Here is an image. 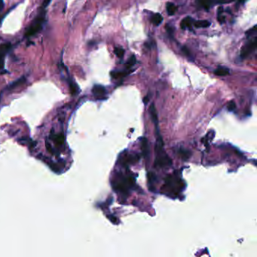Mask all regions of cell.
<instances>
[{"instance_id": "4fadbf2b", "label": "cell", "mask_w": 257, "mask_h": 257, "mask_svg": "<svg viewBox=\"0 0 257 257\" xmlns=\"http://www.w3.org/2000/svg\"><path fill=\"white\" fill-rule=\"evenodd\" d=\"M194 25L197 28H206V27H210V23L208 21H195Z\"/></svg>"}, {"instance_id": "4dcf8cb0", "label": "cell", "mask_w": 257, "mask_h": 257, "mask_svg": "<svg viewBox=\"0 0 257 257\" xmlns=\"http://www.w3.org/2000/svg\"><path fill=\"white\" fill-rule=\"evenodd\" d=\"M149 96H146V97H145L143 98V102H144V103H145L146 105V104L148 103V102H149Z\"/></svg>"}, {"instance_id": "f546056e", "label": "cell", "mask_w": 257, "mask_h": 257, "mask_svg": "<svg viewBox=\"0 0 257 257\" xmlns=\"http://www.w3.org/2000/svg\"><path fill=\"white\" fill-rule=\"evenodd\" d=\"M3 8H4V2L3 0H0V11H2Z\"/></svg>"}, {"instance_id": "d6986e66", "label": "cell", "mask_w": 257, "mask_h": 257, "mask_svg": "<svg viewBox=\"0 0 257 257\" xmlns=\"http://www.w3.org/2000/svg\"><path fill=\"white\" fill-rule=\"evenodd\" d=\"M156 179H157L156 175L154 174L153 172H149V174H148V181H149V184L150 185L153 184L154 182H156Z\"/></svg>"}, {"instance_id": "4316f807", "label": "cell", "mask_w": 257, "mask_h": 257, "mask_svg": "<svg viewBox=\"0 0 257 257\" xmlns=\"http://www.w3.org/2000/svg\"><path fill=\"white\" fill-rule=\"evenodd\" d=\"M166 29H167V31L168 32V33H170V34H172L173 32H174V29H173L172 27H170L169 25H167V26H166Z\"/></svg>"}, {"instance_id": "5bb4252c", "label": "cell", "mask_w": 257, "mask_h": 257, "mask_svg": "<svg viewBox=\"0 0 257 257\" xmlns=\"http://www.w3.org/2000/svg\"><path fill=\"white\" fill-rule=\"evenodd\" d=\"M166 8H167V11H168V13L169 15H173L175 14L176 11V6L174 4L171 3V2H168L166 5Z\"/></svg>"}, {"instance_id": "8fae6325", "label": "cell", "mask_w": 257, "mask_h": 257, "mask_svg": "<svg viewBox=\"0 0 257 257\" xmlns=\"http://www.w3.org/2000/svg\"><path fill=\"white\" fill-rule=\"evenodd\" d=\"M229 73V70L228 69L225 68V67H219L218 69H216L215 71H214V74L216 75H219V76H224V75H228Z\"/></svg>"}, {"instance_id": "d6a6232c", "label": "cell", "mask_w": 257, "mask_h": 257, "mask_svg": "<svg viewBox=\"0 0 257 257\" xmlns=\"http://www.w3.org/2000/svg\"><path fill=\"white\" fill-rule=\"evenodd\" d=\"M0 97H1V95H0Z\"/></svg>"}, {"instance_id": "9a60e30c", "label": "cell", "mask_w": 257, "mask_h": 257, "mask_svg": "<svg viewBox=\"0 0 257 257\" xmlns=\"http://www.w3.org/2000/svg\"><path fill=\"white\" fill-rule=\"evenodd\" d=\"M179 155L182 158L183 160H187L190 157L191 153L189 151H187L186 149H180V151L178 152Z\"/></svg>"}, {"instance_id": "83f0119b", "label": "cell", "mask_w": 257, "mask_h": 257, "mask_svg": "<svg viewBox=\"0 0 257 257\" xmlns=\"http://www.w3.org/2000/svg\"><path fill=\"white\" fill-rule=\"evenodd\" d=\"M218 21H219V22L220 23H223L225 22V17L221 16L220 15H219V16H218Z\"/></svg>"}, {"instance_id": "52a82bcc", "label": "cell", "mask_w": 257, "mask_h": 257, "mask_svg": "<svg viewBox=\"0 0 257 257\" xmlns=\"http://www.w3.org/2000/svg\"><path fill=\"white\" fill-rule=\"evenodd\" d=\"M92 92H93V95L96 96L97 97H100L102 96H103L105 93H106V89L104 88V87L101 86V85H94L92 89Z\"/></svg>"}, {"instance_id": "e0dca14e", "label": "cell", "mask_w": 257, "mask_h": 257, "mask_svg": "<svg viewBox=\"0 0 257 257\" xmlns=\"http://www.w3.org/2000/svg\"><path fill=\"white\" fill-rule=\"evenodd\" d=\"M111 75L114 79H120L121 77H124L126 75L125 72H120V71H113L111 73Z\"/></svg>"}, {"instance_id": "5b68a950", "label": "cell", "mask_w": 257, "mask_h": 257, "mask_svg": "<svg viewBox=\"0 0 257 257\" xmlns=\"http://www.w3.org/2000/svg\"><path fill=\"white\" fill-rule=\"evenodd\" d=\"M256 43H257V41H256V38L254 39L253 41H251L248 45L245 46L244 48H243L242 51H241V57L242 58H244V57H247L248 56V54L252 52L253 50L255 49L256 47Z\"/></svg>"}, {"instance_id": "603a6c76", "label": "cell", "mask_w": 257, "mask_h": 257, "mask_svg": "<svg viewBox=\"0 0 257 257\" xmlns=\"http://www.w3.org/2000/svg\"><path fill=\"white\" fill-rule=\"evenodd\" d=\"M233 0H210L212 5L214 4H226L232 2Z\"/></svg>"}, {"instance_id": "484cf974", "label": "cell", "mask_w": 257, "mask_h": 257, "mask_svg": "<svg viewBox=\"0 0 257 257\" xmlns=\"http://www.w3.org/2000/svg\"><path fill=\"white\" fill-rule=\"evenodd\" d=\"M51 0H44L43 2H42V5H41L42 8H46V7L48 6V5H49V3L51 2Z\"/></svg>"}, {"instance_id": "d4e9b609", "label": "cell", "mask_w": 257, "mask_h": 257, "mask_svg": "<svg viewBox=\"0 0 257 257\" xmlns=\"http://www.w3.org/2000/svg\"><path fill=\"white\" fill-rule=\"evenodd\" d=\"M256 26H254V27H253V28H252V29H250L248 30V31H247V33H246V35H248V36H249V35H252L253 33H256Z\"/></svg>"}, {"instance_id": "44dd1931", "label": "cell", "mask_w": 257, "mask_h": 257, "mask_svg": "<svg viewBox=\"0 0 257 257\" xmlns=\"http://www.w3.org/2000/svg\"><path fill=\"white\" fill-rule=\"evenodd\" d=\"M69 87H70L71 93H73V95L76 94V93L79 92V87L77 86V85L75 83L71 82L70 85H69Z\"/></svg>"}, {"instance_id": "7402d4cb", "label": "cell", "mask_w": 257, "mask_h": 257, "mask_svg": "<svg viewBox=\"0 0 257 257\" xmlns=\"http://www.w3.org/2000/svg\"><path fill=\"white\" fill-rule=\"evenodd\" d=\"M114 53L118 57H122L124 54V51L121 48H115L114 50Z\"/></svg>"}, {"instance_id": "f1b7e54d", "label": "cell", "mask_w": 257, "mask_h": 257, "mask_svg": "<svg viewBox=\"0 0 257 257\" xmlns=\"http://www.w3.org/2000/svg\"><path fill=\"white\" fill-rule=\"evenodd\" d=\"M182 51L183 52H184L186 55H187V56H189V54H190V53H189V50H188V48H187L186 47H182Z\"/></svg>"}, {"instance_id": "6da1fadb", "label": "cell", "mask_w": 257, "mask_h": 257, "mask_svg": "<svg viewBox=\"0 0 257 257\" xmlns=\"http://www.w3.org/2000/svg\"><path fill=\"white\" fill-rule=\"evenodd\" d=\"M113 189L117 192L126 194L135 186V180L132 176H124L118 175L112 183Z\"/></svg>"}, {"instance_id": "ffe728a7", "label": "cell", "mask_w": 257, "mask_h": 257, "mask_svg": "<svg viewBox=\"0 0 257 257\" xmlns=\"http://www.w3.org/2000/svg\"><path fill=\"white\" fill-rule=\"evenodd\" d=\"M136 62H137L136 57H135L134 55H133V56H131V57L129 58L128 60H127V62L126 63L127 68H129V67H131L132 66H134V65L136 63Z\"/></svg>"}, {"instance_id": "30bf717a", "label": "cell", "mask_w": 257, "mask_h": 257, "mask_svg": "<svg viewBox=\"0 0 257 257\" xmlns=\"http://www.w3.org/2000/svg\"><path fill=\"white\" fill-rule=\"evenodd\" d=\"M192 18L190 17H187L186 18H184L181 21L180 27L182 29H186V28H189V27L192 26Z\"/></svg>"}, {"instance_id": "1f68e13d", "label": "cell", "mask_w": 257, "mask_h": 257, "mask_svg": "<svg viewBox=\"0 0 257 257\" xmlns=\"http://www.w3.org/2000/svg\"><path fill=\"white\" fill-rule=\"evenodd\" d=\"M239 1H240V2H244L246 0H239Z\"/></svg>"}, {"instance_id": "cb8c5ba5", "label": "cell", "mask_w": 257, "mask_h": 257, "mask_svg": "<svg viewBox=\"0 0 257 257\" xmlns=\"http://www.w3.org/2000/svg\"><path fill=\"white\" fill-rule=\"evenodd\" d=\"M228 109L229 111H233V110L235 109V108H236V105H235V103H234V100H232L228 103Z\"/></svg>"}, {"instance_id": "3957f363", "label": "cell", "mask_w": 257, "mask_h": 257, "mask_svg": "<svg viewBox=\"0 0 257 257\" xmlns=\"http://www.w3.org/2000/svg\"><path fill=\"white\" fill-rule=\"evenodd\" d=\"M156 161L154 165L158 168H165V167H170L172 165V161L170 158L164 152L163 149L159 151L156 152Z\"/></svg>"}, {"instance_id": "9c48e42d", "label": "cell", "mask_w": 257, "mask_h": 257, "mask_svg": "<svg viewBox=\"0 0 257 257\" xmlns=\"http://www.w3.org/2000/svg\"><path fill=\"white\" fill-rule=\"evenodd\" d=\"M141 145H142V152H143V155L145 158L147 157V156L149 153V143H148V140L146 138H143L142 139V143H141Z\"/></svg>"}, {"instance_id": "ba28073f", "label": "cell", "mask_w": 257, "mask_h": 257, "mask_svg": "<svg viewBox=\"0 0 257 257\" xmlns=\"http://www.w3.org/2000/svg\"><path fill=\"white\" fill-rule=\"evenodd\" d=\"M149 112H150V115H151L152 119L154 124H156V127H158V121L157 112H156V106H155L154 103L151 104V106H150V109H149Z\"/></svg>"}, {"instance_id": "8992f818", "label": "cell", "mask_w": 257, "mask_h": 257, "mask_svg": "<svg viewBox=\"0 0 257 257\" xmlns=\"http://www.w3.org/2000/svg\"><path fill=\"white\" fill-rule=\"evenodd\" d=\"M138 159H139V156H134V155H126L123 156L121 162L124 164H130L135 163L138 161Z\"/></svg>"}, {"instance_id": "7c38bea8", "label": "cell", "mask_w": 257, "mask_h": 257, "mask_svg": "<svg viewBox=\"0 0 257 257\" xmlns=\"http://www.w3.org/2000/svg\"><path fill=\"white\" fill-rule=\"evenodd\" d=\"M162 21H163V17L160 14H156L152 17V22L156 26H158L159 24H161Z\"/></svg>"}, {"instance_id": "ac0fdd59", "label": "cell", "mask_w": 257, "mask_h": 257, "mask_svg": "<svg viewBox=\"0 0 257 257\" xmlns=\"http://www.w3.org/2000/svg\"><path fill=\"white\" fill-rule=\"evenodd\" d=\"M25 81H26L25 77H22V78H21V79H17V80L15 81V82H13L12 84L10 85V88H15V87L19 86V85H21V84H23Z\"/></svg>"}, {"instance_id": "7a4b0ae2", "label": "cell", "mask_w": 257, "mask_h": 257, "mask_svg": "<svg viewBox=\"0 0 257 257\" xmlns=\"http://www.w3.org/2000/svg\"><path fill=\"white\" fill-rule=\"evenodd\" d=\"M164 185L166 190L174 194H177L184 188V183L180 179L173 175H169L166 177Z\"/></svg>"}, {"instance_id": "2e32d148", "label": "cell", "mask_w": 257, "mask_h": 257, "mask_svg": "<svg viewBox=\"0 0 257 257\" xmlns=\"http://www.w3.org/2000/svg\"><path fill=\"white\" fill-rule=\"evenodd\" d=\"M198 2L201 4V5L203 8H204L206 10H209L210 8L211 7L212 4L210 2V0H198Z\"/></svg>"}, {"instance_id": "277c9868", "label": "cell", "mask_w": 257, "mask_h": 257, "mask_svg": "<svg viewBox=\"0 0 257 257\" xmlns=\"http://www.w3.org/2000/svg\"><path fill=\"white\" fill-rule=\"evenodd\" d=\"M44 21V15H39L34 20L30 27L27 29V32L25 33L26 37H29L32 35H35L40 31V29L42 27V22Z\"/></svg>"}]
</instances>
